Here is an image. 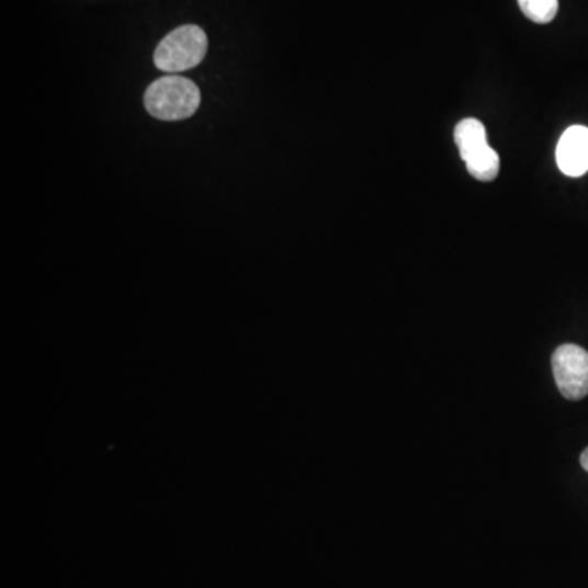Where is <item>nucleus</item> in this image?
I'll list each match as a JSON object with an SVG mask.
<instances>
[{
  "instance_id": "f257e3e1",
  "label": "nucleus",
  "mask_w": 588,
  "mask_h": 588,
  "mask_svg": "<svg viewBox=\"0 0 588 588\" xmlns=\"http://www.w3.org/2000/svg\"><path fill=\"white\" fill-rule=\"evenodd\" d=\"M202 103V92L193 80L180 74H167L146 90L147 113L162 122H180L195 115Z\"/></svg>"
},
{
  "instance_id": "f03ea898",
  "label": "nucleus",
  "mask_w": 588,
  "mask_h": 588,
  "mask_svg": "<svg viewBox=\"0 0 588 588\" xmlns=\"http://www.w3.org/2000/svg\"><path fill=\"white\" fill-rule=\"evenodd\" d=\"M208 52V36L196 25L170 32L154 53V65L166 74H182L196 68Z\"/></svg>"
},
{
  "instance_id": "7ed1b4c3",
  "label": "nucleus",
  "mask_w": 588,
  "mask_h": 588,
  "mask_svg": "<svg viewBox=\"0 0 588 588\" xmlns=\"http://www.w3.org/2000/svg\"><path fill=\"white\" fill-rule=\"evenodd\" d=\"M461 159L466 163L467 172L480 182H493L500 170V157L487 143L486 126L476 118H466L457 123L454 129Z\"/></svg>"
},
{
  "instance_id": "20e7f679",
  "label": "nucleus",
  "mask_w": 588,
  "mask_h": 588,
  "mask_svg": "<svg viewBox=\"0 0 588 588\" xmlns=\"http://www.w3.org/2000/svg\"><path fill=\"white\" fill-rule=\"evenodd\" d=\"M553 373L561 394L569 400L588 396V352L574 343H564L553 353Z\"/></svg>"
},
{
  "instance_id": "39448f33",
  "label": "nucleus",
  "mask_w": 588,
  "mask_h": 588,
  "mask_svg": "<svg viewBox=\"0 0 588 588\" xmlns=\"http://www.w3.org/2000/svg\"><path fill=\"white\" fill-rule=\"evenodd\" d=\"M556 162L567 177H583L588 172V128L570 126L561 136L556 147Z\"/></svg>"
},
{
  "instance_id": "423d86ee",
  "label": "nucleus",
  "mask_w": 588,
  "mask_h": 588,
  "mask_svg": "<svg viewBox=\"0 0 588 588\" xmlns=\"http://www.w3.org/2000/svg\"><path fill=\"white\" fill-rule=\"evenodd\" d=\"M518 5L527 19L544 25V23L553 22L554 16L557 15L559 0H518Z\"/></svg>"
},
{
  "instance_id": "0eeeda50",
  "label": "nucleus",
  "mask_w": 588,
  "mask_h": 588,
  "mask_svg": "<svg viewBox=\"0 0 588 588\" xmlns=\"http://www.w3.org/2000/svg\"><path fill=\"white\" fill-rule=\"evenodd\" d=\"M580 464H583L584 470L588 473V448L584 450V453L580 454Z\"/></svg>"
}]
</instances>
